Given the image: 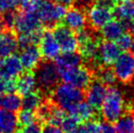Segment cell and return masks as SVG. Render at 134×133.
Returning <instances> with one entry per match:
<instances>
[{"label": "cell", "instance_id": "6da1fadb", "mask_svg": "<svg viewBox=\"0 0 134 133\" xmlns=\"http://www.w3.org/2000/svg\"><path fill=\"white\" fill-rule=\"evenodd\" d=\"M100 109L105 121H116L125 113V99L121 90L111 86Z\"/></svg>", "mask_w": 134, "mask_h": 133}, {"label": "cell", "instance_id": "7a4b0ae2", "mask_svg": "<svg viewBox=\"0 0 134 133\" xmlns=\"http://www.w3.org/2000/svg\"><path fill=\"white\" fill-rule=\"evenodd\" d=\"M52 98L58 107L68 112L83 100V92L81 89L64 82L55 87L52 91Z\"/></svg>", "mask_w": 134, "mask_h": 133}, {"label": "cell", "instance_id": "3957f363", "mask_svg": "<svg viewBox=\"0 0 134 133\" xmlns=\"http://www.w3.org/2000/svg\"><path fill=\"white\" fill-rule=\"evenodd\" d=\"M35 79L39 88L45 93L52 92L59 83L60 73L56 65L50 62L40 64L35 69Z\"/></svg>", "mask_w": 134, "mask_h": 133}, {"label": "cell", "instance_id": "277c9868", "mask_svg": "<svg viewBox=\"0 0 134 133\" xmlns=\"http://www.w3.org/2000/svg\"><path fill=\"white\" fill-rule=\"evenodd\" d=\"M35 12L40 19L42 25L55 26L63 21L66 15V7L50 0H41Z\"/></svg>", "mask_w": 134, "mask_h": 133}, {"label": "cell", "instance_id": "5b68a950", "mask_svg": "<svg viewBox=\"0 0 134 133\" xmlns=\"http://www.w3.org/2000/svg\"><path fill=\"white\" fill-rule=\"evenodd\" d=\"M114 7L98 2L91 5L87 12V21L92 29L101 30L114 18Z\"/></svg>", "mask_w": 134, "mask_h": 133}, {"label": "cell", "instance_id": "8992f818", "mask_svg": "<svg viewBox=\"0 0 134 133\" xmlns=\"http://www.w3.org/2000/svg\"><path fill=\"white\" fill-rule=\"evenodd\" d=\"M116 79L121 83H129L134 79V54L131 52L121 53L113 65Z\"/></svg>", "mask_w": 134, "mask_h": 133}, {"label": "cell", "instance_id": "52a82bcc", "mask_svg": "<svg viewBox=\"0 0 134 133\" xmlns=\"http://www.w3.org/2000/svg\"><path fill=\"white\" fill-rule=\"evenodd\" d=\"M60 73V77L65 83L71 84L76 88H87L91 83V73L84 66H77L70 70H62Z\"/></svg>", "mask_w": 134, "mask_h": 133}, {"label": "cell", "instance_id": "ba28073f", "mask_svg": "<svg viewBox=\"0 0 134 133\" xmlns=\"http://www.w3.org/2000/svg\"><path fill=\"white\" fill-rule=\"evenodd\" d=\"M40 19L35 11H22L17 14L14 30L20 34L41 30Z\"/></svg>", "mask_w": 134, "mask_h": 133}, {"label": "cell", "instance_id": "9c48e42d", "mask_svg": "<svg viewBox=\"0 0 134 133\" xmlns=\"http://www.w3.org/2000/svg\"><path fill=\"white\" fill-rule=\"evenodd\" d=\"M53 34L59 44L61 51L63 52H74L78 48L77 36L75 32L65 25H60L54 27Z\"/></svg>", "mask_w": 134, "mask_h": 133}, {"label": "cell", "instance_id": "30bf717a", "mask_svg": "<svg viewBox=\"0 0 134 133\" xmlns=\"http://www.w3.org/2000/svg\"><path fill=\"white\" fill-rule=\"evenodd\" d=\"M23 65L18 56L11 55L0 59V77L15 80L23 74Z\"/></svg>", "mask_w": 134, "mask_h": 133}, {"label": "cell", "instance_id": "8fae6325", "mask_svg": "<svg viewBox=\"0 0 134 133\" xmlns=\"http://www.w3.org/2000/svg\"><path fill=\"white\" fill-rule=\"evenodd\" d=\"M122 50L120 49L115 41L106 40L99 44V52L97 62L105 66L114 65L119 56L121 55Z\"/></svg>", "mask_w": 134, "mask_h": 133}, {"label": "cell", "instance_id": "7c38bea8", "mask_svg": "<svg viewBox=\"0 0 134 133\" xmlns=\"http://www.w3.org/2000/svg\"><path fill=\"white\" fill-rule=\"evenodd\" d=\"M39 50L41 55L48 61L56 60L60 55L61 48L57 42L56 38L51 31H44L42 32L40 41H39Z\"/></svg>", "mask_w": 134, "mask_h": 133}, {"label": "cell", "instance_id": "4fadbf2b", "mask_svg": "<svg viewBox=\"0 0 134 133\" xmlns=\"http://www.w3.org/2000/svg\"><path fill=\"white\" fill-rule=\"evenodd\" d=\"M64 25L72 31H80L84 30L87 24V15L82 9L77 7L71 8L66 12L63 19Z\"/></svg>", "mask_w": 134, "mask_h": 133}, {"label": "cell", "instance_id": "5bb4252c", "mask_svg": "<svg viewBox=\"0 0 134 133\" xmlns=\"http://www.w3.org/2000/svg\"><path fill=\"white\" fill-rule=\"evenodd\" d=\"M107 92H108V89L106 87V85H104L102 82H100L99 80L91 81L85 93L86 102L95 109L101 108L106 98Z\"/></svg>", "mask_w": 134, "mask_h": 133}, {"label": "cell", "instance_id": "9a60e30c", "mask_svg": "<svg viewBox=\"0 0 134 133\" xmlns=\"http://www.w3.org/2000/svg\"><path fill=\"white\" fill-rule=\"evenodd\" d=\"M41 56L42 55L40 53V50L36 47V45L22 49L19 58L21 60L24 70L27 71L35 70L40 65Z\"/></svg>", "mask_w": 134, "mask_h": 133}, {"label": "cell", "instance_id": "2e32d148", "mask_svg": "<svg viewBox=\"0 0 134 133\" xmlns=\"http://www.w3.org/2000/svg\"><path fill=\"white\" fill-rule=\"evenodd\" d=\"M127 29V26L122 21L113 19L112 21H110L106 26L101 29V33L105 40L116 41L123 33L126 32Z\"/></svg>", "mask_w": 134, "mask_h": 133}, {"label": "cell", "instance_id": "e0dca14e", "mask_svg": "<svg viewBox=\"0 0 134 133\" xmlns=\"http://www.w3.org/2000/svg\"><path fill=\"white\" fill-rule=\"evenodd\" d=\"M82 56L79 53L74 52H63V54H60L57 59L55 60V65L58 68L59 71L81 66Z\"/></svg>", "mask_w": 134, "mask_h": 133}, {"label": "cell", "instance_id": "ac0fdd59", "mask_svg": "<svg viewBox=\"0 0 134 133\" xmlns=\"http://www.w3.org/2000/svg\"><path fill=\"white\" fill-rule=\"evenodd\" d=\"M18 48V38L10 31H2L0 33V59L13 55Z\"/></svg>", "mask_w": 134, "mask_h": 133}, {"label": "cell", "instance_id": "d6986e66", "mask_svg": "<svg viewBox=\"0 0 134 133\" xmlns=\"http://www.w3.org/2000/svg\"><path fill=\"white\" fill-rule=\"evenodd\" d=\"M119 20L122 21L127 27H134V3L133 1H122L114 9Z\"/></svg>", "mask_w": 134, "mask_h": 133}, {"label": "cell", "instance_id": "ffe728a7", "mask_svg": "<svg viewBox=\"0 0 134 133\" xmlns=\"http://www.w3.org/2000/svg\"><path fill=\"white\" fill-rule=\"evenodd\" d=\"M68 114L71 117H74L78 121L84 122L87 120H90L95 115V108H93L90 104L87 102H79L78 104L75 105L72 108H71Z\"/></svg>", "mask_w": 134, "mask_h": 133}, {"label": "cell", "instance_id": "44dd1931", "mask_svg": "<svg viewBox=\"0 0 134 133\" xmlns=\"http://www.w3.org/2000/svg\"><path fill=\"white\" fill-rule=\"evenodd\" d=\"M36 86L37 82L35 79V75L30 71L22 74L16 80V91H18L22 96L34 92Z\"/></svg>", "mask_w": 134, "mask_h": 133}, {"label": "cell", "instance_id": "7402d4cb", "mask_svg": "<svg viewBox=\"0 0 134 133\" xmlns=\"http://www.w3.org/2000/svg\"><path fill=\"white\" fill-rule=\"evenodd\" d=\"M19 121L15 113L0 108V133H15Z\"/></svg>", "mask_w": 134, "mask_h": 133}, {"label": "cell", "instance_id": "603a6c76", "mask_svg": "<svg viewBox=\"0 0 134 133\" xmlns=\"http://www.w3.org/2000/svg\"><path fill=\"white\" fill-rule=\"evenodd\" d=\"M99 44L100 43L94 37L82 42V43H79L78 48L80 49V55L82 56V58L91 61V62H94V61L97 62Z\"/></svg>", "mask_w": 134, "mask_h": 133}, {"label": "cell", "instance_id": "cb8c5ba5", "mask_svg": "<svg viewBox=\"0 0 134 133\" xmlns=\"http://www.w3.org/2000/svg\"><path fill=\"white\" fill-rule=\"evenodd\" d=\"M0 108L16 113L22 108V99L19 94H16L15 92L4 94L1 97Z\"/></svg>", "mask_w": 134, "mask_h": 133}, {"label": "cell", "instance_id": "d4e9b609", "mask_svg": "<svg viewBox=\"0 0 134 133\" xmlns=\"http://www.w3.org/2000/svg\"><path fill=\"white\" fill-rule=\"evenodd\" d=\"M116 133H134V114L124 113L115 121Z\"/></svg>", "mask_w": 134, "mask_h": 133}, {"label": "cell", "instance_id": "484cf974", "mask_svg": "<svg viewBox=\"0 0 134 133\" xmlns=\"http://www.w3.org/2000/svg\"><path fill=\"white\" fill-rule=\"evenodd\" d=\"M43 104V99L40 93L31 92L30 94H26L23 96L22 99V108L25 110H30V111H37L40 108V106Z\"/></svg>", "mask_w": 134, "mask_h": 133}, {"label": "cell", "instance_id": "4316f807", "mask_svg": "<svg viewBox=\"0 0 134 133\" xmlns=\"http://www.w3.org/2000/svg\"><path fill=\"white\" fill-rule=\"evenodd\" d=\"M41 35H42L41 30L20 34L19 37H18V48L25 49L26 47L36 45L40 41Z\"/></svg>", "mask_w": 134, "mask_h": 133}, {"label": "cell", "instance_id": "83f0119b", "mask_svg": "<svg viewBox=\"0 0 134 133\" xmlns=\"http://www.w3.org/2000/svg\"><path fill=\"white\" fill-rule=\"evenodd\" d=\"M97 80H99L100 82H102L106 86H114L115 83V81L118 80L115 77V74L114 73V70L110 68H102L97 71Z\"/></svg>", "mask_w": 134, "mask_h": 133}, {"label": "cell", "instance_id": "f1b7e54d", "mask_svg": "<svg viewBox=\"0 0 134 133\" xmlns=\"http://www.w3.org/2000/svg\"><path fill=\"white\" fill-rule=\"evenodd\" d=\"M115 42L122 51L128 52L134 50V36L129 32H124Z\"/></svg>", "mask_w": 134, "mask_h": 133}, {"label": "cell", "instance_id": "f546056e", "mask_svg": "<svg viewBox=\"0 0 134 133\" xmlns=\"http://www.w3.org/2000/svg\"><path fill=\"white\" fill-rule=\"evenodd\" d=\"M36 117L37 115H35L34 111L23 109L18 115V121L22 126H26L36 121Z\"/></svg>", "mask_w": 134, "mask_h": 133}, {"label": "cell", "instance_id": "4dcf8cb0", "mask_svg": "<svg viewBox=\"0 0 134 133\" xmlns=\"http://www.w3.org/2000/svg\"><path fill=\"white\" fill-rule=\"evenodd\" d=\"M100 131V122L90 119L84 121L78 126L75 133H99Z\"/></svg>", "mask_w": 134, "mask_h": 133}, {"label": "cell", "instance_id": "1f68e13d", "mask_svg": "<svg viewBox=\"0 0 134 133\" xmlns=\"http://www.w3.org/2000/svg\"><path fill=\"white\" fill-rule=\"evenodd\" d=\"M79 121L71 115H67L61 124V128L65 133H75L79 126Z\"/></svg>", "mask_w": 134, "mask_h": 133}, {"label": "cell", "instance_id": "d6a6232c", "mask_svg": "<svg viewBox=\"0 0 134 133\" xmlns=\"http://www.w3.org/2000/svg\"><path fill=\"white\" fill-rule=\"evenodd\" d=\"M16 19H17V13L15 11H9L3 13L1 16V21H2V26L6 30H13L15 26Z\"/></svg>", "mask_w": 134, "mask_h": 133}, {"label": "cell", "instance_id": "836d02e7", "mask_svg": "<svg viewBox=\"0 0 134 133\" xmlns=\"http://www.w3.org/2000/svg\"><path fill=\"white\" fill-rule=\"evenodd\" d=\"M16 91V81L0 77V96Z\"/></svg>", "mask_w": 134, "mask_h": 133}, {"label": "cell", "instance_id": "e575fe53", "mask_svg": "<svg viewBox=\"0 0 134 133\" xmlns=\"http://www.w3.org/2000/svg\"><path fill=\"white\" fill-rule=\"evenodd\" d=\"M19 7V0H0V12L5 13L9 11H15Z\"/></svg>", "mask_w": 134, "mask_h": 133}, {"label": "cell", "instance_id": "d590c367", "mask_svg": "<svg viewBox=\"0 0 134 133\" xmlns=\"http://www.w3.org/2000/svg\"><path fill=\"white\" fill-rule=\"evenodd\" d=\"M41 0H19V7L23 11H35Z\"/></svg>", "mask_w": 134, "mask_h": 133}, {"label": "cell", "instance_id": "8d00e7d4", "mask_svg": "<svg viewBox=\"0 0 134 133\" xmlns=\"http://www.w3.org/2000/svg\"><path fill=\"white\" fill-rule=\"evenodd\" d=\"M19 133H42V127L38 122H34L29 125L23 126Z\"/></svg>", "mask_w": 134, "mask_h": 133}, {"label": "cell", "instance_id": "74e56055", "mask_svg": "<svg viewBox=\"0 0 134 133\" xmlns=\"http://www.w3.org/2000/svg\"><path fill=\"white\" fill-rule=\"evenodd\" d=\"M99 133H116L115 127L112 125L111 122H100V131Z\"/></svg>", "mask_w": 134, "mask_h": 133}, {"label": "cell", "instance_id": "f35d334b", "mask_svg": "<svg viewBox=\"0 0 134 133\" xmlns=\"http://www.w3.org/2000/svg\"><path fill=\"white\" fill-rule=\"evenodd\" d=\"M42 133H64V131L59 126L48 124L42 129Z\"/></svg>", "mask_w": 134, "mask_h": 133}, {"label": "cell", "instance_id": "ab89813d", "mask_svg": "<svg viewBox=\"0 0 134 133\" xmlns=\"http://www.w3.org/2000/svg\"><path fill=\"white\" fill-rule=\"evenodd\" d=\"M52 1L57 4H59V5H62V6L67 8V7L71 6L72 4L75 3V0H52Z\"/></svg>", "mask_w": 134, "mask_h": 133}, {"label": "cell", "instance_id": "60d3db41", "mask_svg": "<svg viewBox=\"0 0 134 133\" xmlns=\"http://www.w3.org/2000/svg\"><path fill=\"white\" fill-rule=\"evenodd\" d=\"M77 1L78 3L80 4L81 6H83V7H88V6L93 5L95 0H77Z\"/></svg>", "mask_w": 134, "mask_h": 133}, {"label": "cell", "instance_id": "b9f144b4", "mask_svg": "<svg viewBox=\"0 0 134 133\" xmlns=\"http://www.w3.org/2000/svg\"><path fill=\"white\" fill-rule=\"evenodd\" d=\"M116 0H99L98 2H101V3H104L106 5H109V6H112V7H115V4Z\"/></svg>", "mask_w": 134, "mask_h": 133}, {"label": "cell", "instance_id": "7bdbcfd3", "mask_svg": "<svg viewBox=\"0 0 134 133\" xmlns=\"http://www.w3.org/2000/svg\"><path fill=\"white\" fill-rule=\"evenodd\" d=\"M129 98H130L131 104L134 106V86L132 87V89H131L130 92H129Z\"/></svg>", "mask_w": 134, "mask_h": 133}, {"label": "cell", "instance_id": "ee69618b", "mask_svg": "<svg viewBox=\"0 0 134 133\" xmlns=\"http://www.w3.org/2000/svg\"><path fill=\"white\" fill-rule=\"evenodd\" d=\"M2 27L3 26H2V21H1V16H0V33L2 32Z\"/></svg>", "mask_w": 134, "mask_h": 133}, {"label": "cell", "instance_id": "f6af8a7d", "mask_svg": "<svg viewBox=\"0 0 134 133\" xmlns=\"http://www.w3.org/2000/svg\"><path fill=\"white\" fill-rule=\"evenodd\" d=\"M116 1H119V2H122V1H127V0H116Z\"/></svg>", "mask_w": 134, "mask_h": 133}, {"label": "cell", "instance_id": "bcb514c9", "mask_svg": "<svg viewBox=\"0 0 134 133\" xmlns=\"http://www.w3.org/2000/svg\"><path fill=\"white\" fill-rule=\"evenodd\" d=\"M1 97H2V96H0V103H1Z\"/></svg>", "mask_w": 134, "mask_h": 133}, {"label": "cell", "instance_id": "7dc6e473", "mask_svg": "<svg viewBox=\"0 0 134 133\" xmlns=\"http://www.w3.org/2000/svg\"><path fill=\"white\" fill-rule=\"evenodd\" d=\"M133 3H134V1H133Z\"/></svg>", "mask_w": 134, "mask_h": 133}]
</instances>
